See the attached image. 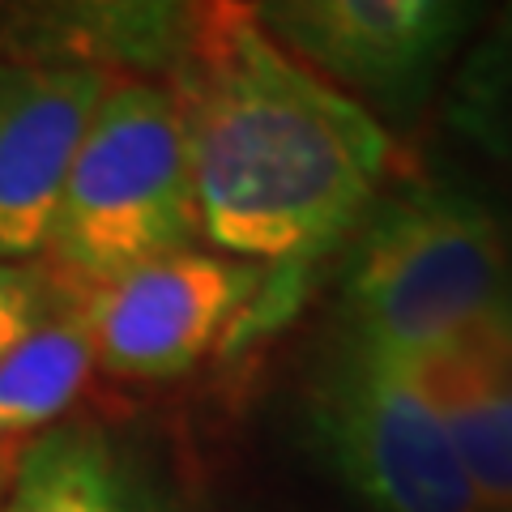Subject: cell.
I'll list each match as a JSON object with an SVG mask.
<instances>
[{
  "mask_svg": "<svg viewBox=\"0 0 512 512\" xmlns=\"http://www.w3.org/2000/svg\"><path fill=\"white\" fill-rule=\"evenodd\" d=\"M167 90L197 231L214 252L278 274L312 265L380 201L397 154L389 128L282 52L252 5H197Z\"/></svg>",
  "mask_w": 512,
  "mask_h": 512,
  "instance_id": "obj_1",
  "label": "cell"
},
{
  "mask_svg": "<svg viewBox=\"0 0 512 512\" xmlns=\"http://www.w3.org/2000/svg\"><path fill=\"white\" fill-rule=\"evenodd\" d=\"M504 278V231L474 192L444 180L402 184L350 235L346 342L419 367L504 308Z\"/></svg>",
  "mask_w": 512,
  "mask_h": 512,
  "instance_id": "obj_2",
  "label": "cell"
},
{
  "mask_svg": "<svg viewBox=\"0 0 512 512\" xmlns=\"http://www.w3.org/2000/svg\"><path fill=\"white\" fill-rule=\"evenodd\" d=\"M197 239L180 107L163 82L116 77L64 175L39 261L73 299H86Z\"/></svg>",
  "mask_w": 512,
  "mask_h": 512,
  "instance_id": "obj_3",
  "label": "cell"
},
{
  "mask_svg": "<svg viewBox=\"0 0 512 512\" xmlns=\"http://www.w3.org/2000/svg\"><path fill=\"white\" fill-rule=\"evenodd\" d=\"M308 431L372 512H483L414 367L342 338L308 389Z\"/></svg>",
  "mask_w": 512,
  "mask_h": 512,
  "instance_id": "obj_4",
  "label": "cell"
},
{
  "mask_svg": "<svg viewBox=\"0 0 512 512\" xmlns=\"http://www.w3.org/2000/svg\"><path fill=\"white\" fill-rule=\"evenodd\" d=\"M252 13L282 52L372 116H410L470 39L478 9L448 0H274Z\"/></svg>",
  "mask_w": 512,
  "mask_h": 512,
  "instance_id": "obj_5",
  "label": "cell"
},
{
  "mask_svg": "<svg viewBox=\"0 0 512 512\" xmlns=\"http://www.w3.org/2000/svg\"><path fill=\"white\" fill-rule=\"evenodd\" d=\"M278 269L188 248L128 269L82 299L94 367L120 380H171L222 346L265 299Z\"/></svg>",
  "mask_w": 512,
  "mask_h": 512,
  "instance_id": "obj_6",
  "label": "cell"
},
{
  "mask_svg": "<svg viewBox=\"0 0 512 512\" xmlns=\"http://www.w3.org/2000/svg\"><path fill=\"white\" fill-rule=\"evenodd\" d=\"M116 77L0 56V261H39L64 175Z\"/></svg>",
  "mask_w": 512,
  "mask_h": 512,
  "instance_id": "obj_7",
  "label": "cell"
},
{
  "mask_svg": "<svg viewBox=\"0 0 512 512\" xmlns=\"http://www.w3.org/2000/svg\"><path fill=\"white\" fill-rule=\"evenodd\" d=\"M483 512H512V303L414 367Z\"/></svg>",
  "mask_w": 512,
  "mask_h": 512,
  "instance_id": "obj_8",
  "label": "cell"
},
{
  "mask_svg": "<svg viewBox=\"0 0 512 512\" xmlns=\"http://www.w3.org/2000/svg\"><path fill=\"white\" fill-rule=\"evenodd\" d=\"M0 512H163V495L107 423L64 419L18 457Z\"/></svg>",
  "mask_w": 512,
  "mask_h": 512,
  "instance_id": "obj_9",
  "label": "cell"
},
{
  "mask_svg": "<svg viewBox=\"0 0 512 512\" xmlns=\"http://www.w3.org/2000/svg\"><path fill=\"white\" fill-rule=\"evenodd\" d=\"M94 376V350L82 299L60 308L47 325L0 359V478L39 436L69 419Z\"/></svg>",
  "mask_w": 512,
  "mask_h": 512,
  "instance_id": "obj_10",
  "label": "cell"
},
{
  "mask_svg": "<svg viewBox=\"0 0 512 512\" xmlns=\"http://www.w3.org/2000/svg\"><path fill=\"white\" fill-rule=\"evenodd\" d=\"M444 124L483 154L512 163V5L495 13L457 60L444 94Z\"/></svg>",
  "mask_w": 512,
  "mask_h": 512,
  "instance_id": "obj_11",
  "label": "cell"
},
{
  "mask_svg": "<svg viewBox=\"0 0 512 512\" xmlns=\"http://www.w3.org/2000/svg\"><path fill=\"white\" fill-rule=\"evenodd\" d=\"M69 303L77 299L43 261H0V359Z\"/></svg>",
  "mask_w": 512,
  "mask_h": 512,
  "instance_id": "obj_12",
  "label": "cell"
},
{
  "mask_svg": "<svg viewBox=\"0 0 512 512\" xmlns=\"http://www.w3.org/2000/svg\"><path fill=\"white\" fill-rule=\"evenodd\" d=\"M5 487H9V478H0V495H5Z\"/></svg>",
  "mask_w": 512,
  "mask_h": 512,
  "instance_id": "obj_13",
  "label": "cell"
}]
</instances>
